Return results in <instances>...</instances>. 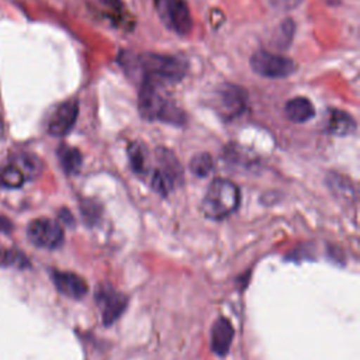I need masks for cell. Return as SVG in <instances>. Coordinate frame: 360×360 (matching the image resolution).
<instances>
[{"instance_id":"cell-8","label":"cell","mask_w":360,"mask_h":360,"mask_svg":"<svg viewBox=\"0 0 360 360\" xmlns=\"http://www.w3.org/2000/svg\"><path fill=\"white\" fill-rule=\"evenodd\" d=\"M96 302L100 309L103 322L110 325L124 312L127 307V297L111 285H100L96 290Z\"/></svg>"},{"instance_id":"cell-13","label":"cell","mask_w":360,"mask_h":360,"mask_svg":"<svg viewBox=\"0 0 360 360\" xmlns=\"http://www.w3.org/2000/svg\"><path fill=\"white\" fill-rule=\"evenodd\" d=\"M315 114L312 103L305 97L291 98L285 104V115L292 122H305Z\"/></svg>"},{"instance_id":"cell-15","label":"cell","mask_w":360,"mask_h":360,"mask_svg":"<svg viewBox=\"0 0 360 360\" xmlns=\"http://www.w3.org/2000/svg\"><path fill=\"white\" fill-rule=\"evenodd\" d=\"M11 162L22 172L27 181L37 179L42 172V162L32 153H18L11 158Z\"/></svg>"},{"instance_id":"cell-4","label":"cell","mask_w":360,"mask_h":360,"mask_svg":"<svg viewBox=\"0 0 360 360\" xmlns=\"http://www.w3.org/2000/svg\"><path fill=\"white\" fill-rule=\"evenodd\" d=\"M156 158L159 160V166L153 170L150 186L160 195H166L181 180L183 172L170 150L162 149L156 153Z\"/></svg>"},{"instance_id":"cell-22","label":"cell","mask_w":360,"mask_h":360,"mask_svg":"<svg viewBox=\"0 0 360 360\" xmlns=\"http://www.w3.org/2000/svg\"><path fill=\"white\" fill-rule=\"evenodd\" d=\"M10 229H11L10 221L6 219V218H0V231L6 232V231H10Z\"/></svg>"},{"instance_id":"cell-3","label":"cell","mask_w":360,"mask_h":360,"mask_svg":"<svg viewBox=\"0 0 360 360\" xmlns=\"http://www.w3.org/2000/svg\"><path fill=\"white\" fill-rule=\"evenodd\" d=\"M138 65L142 72L143 82L159 86L180 82L187 70L186 63L179 58L158 53H146L139 56Z\"/></svg>"},{"instance_id":"cell-14","label":"cell","mask_w":360,"mask_h":360,"mask_svg":"<svg viewBox=\"0 0 360 360\" xmlns=\"http://www.w3.org/2000/svg\"><path fill=\"white\" fill-rule=\"evenodd\" d=\"M356 129V122L345 111L340 110H332L329 115V122H328V132L339 136H345L349 134H353Z\"/></svg>"},{"instance_id":"cell-21","label":"cell","mask_w":360,"mask_h":360,"mask_svg":"<svg viewBox=\"0 0 360 360\" xmlns=\"http://www.w3.org/2000/svg\"><path fill=\"white\" fill-rule=\"evenodd\" d=\"M269 4L277 10H292L295 8L302 0H267Z\"/></svg>"},{"instance_id":"cell-5","label":"cell","mask_w":360,"mask_h":360,"mask_svg":"<svg viewBox=\"0 0 360 360\" xmlns=\"http://www.w3.org/2000/svg\"><path fill=\"white\" fill-rule=\"evenodd\" d=\"M155 8L162 22L179 35L191 31L193 20L184 0H155Z\"/></svg>"},{"instance_id":"cell-9","label":"cell","mask_w":360,"mask_h":360,"mask_svg":"<svg viewBox=\"0 0 360 360\" xmlns=\"http://www.w3.org/2000/svg\"><path fill=\"white\" fill-rule=\"evenodd\" d=\"M79 114V104L76 100H68L62 103L51 115L48 122V132L52 136H65L70 132L73 125L76 124Z\"/></svg>"},{"instance_id":"cell-11","label":"cell","mask_w":360,"mask_h":360,"mask_svg":"<svg viewBox=\"0 0 360 360\" xmlns=\"http://www.w3.org/2000/svg\"><path fill=\"white\" fill-rule=\"evenodd\" d=\"M52 280L58 291L70 298H82L87 294V284L86 281L70 271H53Z\"/></svg>"},{"instance_id":"cell-16","label":"cell","mask_w":360,"mask_h":360,"mask_svg":"<svg viewBox=\"0 0 360 360\" xmlns=\"http://www.w3.org/2000/svg\"><path fill=\"white\" fill-rule=\"evenodd\" d=\"M58 158H59L60 166L66 174L72 176L80 170L82 155L76 148H72L68 145H60L58 148Z\"/></svg>"},{"instance_id":"cell-1","label":"cell","mask_w":360,"mask_h":360,"mask_svg":"<svg viewBox=\"0 0 360 360\" xmlns=\"http://www.w3.org/2000/svg\"><path fill=\"white\" fill-rule=\"evenodd\" d=\"M139 112L145 120H158L180 125L186 117L183 111L169 100L160 90L159 84L143 82L138 97Z\"/></svg>"},{"instance_id":"cell-19","label":"cell","mask_w":360,"mask_h":360,"mask_svg":"<svg viewBox=\"0 0 360 360\" xmlns=\"http://www.w3.org/2000/svg\"><path fill=\"white\" fill-rule=\"evenodd\" d=\"M21 264H27V259L20 250L4 248L0 245V266H21Z\"/></svg>"},{"instance_id":"cell-20","label":"cell","mask_w":360,"mask_h":360,"mask_svg":"<svg viewBox=\"0 0 360 360\" xmlns=\"http://www.w3.org/2000/svg\"><path fill=\"white\" fill-rule=\"evenodd\" d=\"M129 159H131V165L132 169L136 173H143L145 172V150L142 148V145L139 143H132L129 148Z\"/></svg>"},{"instance_id":"cell-7","label":"cell","mask_w":360,"mask_h":360,"mask_svg":"<svg viewBox=\"0 0 360 360\" xmlns=\"http://www.w3.org/2000/svg\"><path fill=\"white\" fill-rule=\"evenodd\" d=\"M31 243L44 249H56L63 243V229L58 221L51 218H37L27 226Z\"/></svg>"},{"instance_id":"cell-10","label":"cell","mask_w":360,"mask_h":360,"mask_svg":"<svg viewBox=\"0 0 360 360\" xmlns=\"http://www.w3.org/2000/svg\"><path fill=\"white\" fill-rule=\"evenodd\" d=\"M219 110L224 117H238L246 107V94L242 89L233 84H224L218 91Z\"/></svg>"},{"instance_id":"cell-6","label":"cell","mask_w":360,"mask_h":360,"mask_svg":"<svg viewBox=\"0 0 360 360\" xmlns=\"http://www.w3.org/2000/svg\"><path fill=\"white\" fill-rule=\"evenodd\" d=\"M252 69L264 77L281 79L295 72V63L292 59L269 51H256L250 58Z\"/></svg>"},{"instance_id":"cell-17","label":"cell","mask_w":360,"mask_h":360,"mask_svg":"<svg viewBox=\"0 0 360 360\" xmlns=\"http://www.w3.org/2000/svg\"><path fill=\"white\" fill-rule=\"evenodd\" d=\"M27 181L22 172L10 160L0 170V186L6 188H18Z\"/></svg>"},{"instance_id":"cell-2","label":"cell","mask_w":360,"mask_h":360,"mask_svg":"<svg viewBox=\"0 0 360 360\" xmlns=\"http://www.w3.org/2000/svg\"><path fill=\"white\" fill-rule=\"evenodd\" d=\"M240 201L239 187L228 179H215L201 202L202 214L210 219H224L236 211Z\"/></svg>"},{"instance_id":"cell-12","label":"cell","mask_w":360,"mask_h":360,"mask_svg":"<svg viewBox=\"0 0 360 360\" xmlns=\"http://www.w3.org/2000/svg\"><path fill=\"white\" fill-rule=\"evenodd\" d=\"M232 338H233V328L231 322L225 318H218L212 325V330H211L212 350L219 356H225L231 347Z\"/></svg>"},{"instance_id":"cell-18","label":"cell","mask_w":360,"mask_h":360,"mask_svg":"<svg viewBox=\"0 0 360 360\" xmlns=\"http://www.w3.org/2000/svg\"><path fill=\"white\" fill-rule=\"evenodd\" d=\"M214 167V160L210 153L201 152L197 153L191 158L190 160V170L197 176V177H205L211 173Z\"/></svg>"}]
</instances>
